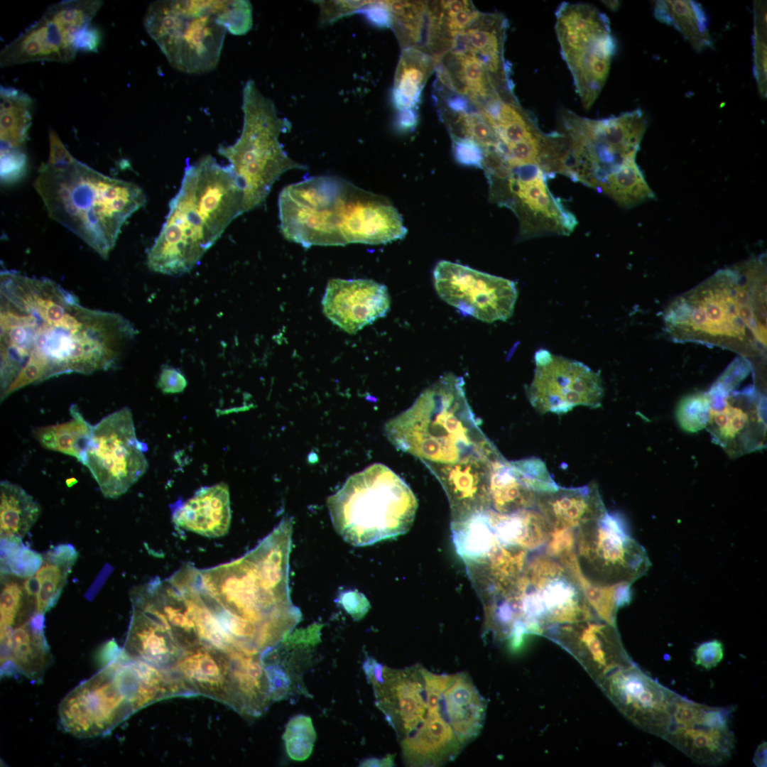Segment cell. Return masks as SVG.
<instances>
[{
	"label": "cell",
	"mask_w": 767,
	"mask_h": 767,
	"mask_svg": "<svg viewBox=\"0 0 767 767\" xmlns=\"http://www.w3.org/2000/svg\"><path fill=\"white\" fill-rule=\"evenodd\" d=\"M137 334L121 315L82 306L45 278L0 274L1 400L48 379L112 368Z\"/></svg>",
	"instance_id": "1"
},
{
	"label": "cell",
	"mask_w": 767,
	"mask_h": 767,
	"mask_svg": "<svg viewBox=\"0 0 767 767\" xmlns=\"http://www.w3.org/2000/svg\"><path fill=\"white\" fill-rule=\"evenodd\" d=\"M364 670L407 766L453 761L481 732L486 702L467 673H435L418 663L392 668L371 657Z\"/></svg>",
	"instance_id": "2"
},
{
	"label": "cell",
	"mask_w": 767,
	"mask_h": 767,
	"mask_svg": "<svg viewBox=\"0 0 767 767\" xmlns=\"http://www.w3.org/2000/svg\"><path fill=\"white\" fill-rule=\"evenodd\" d=\"M293 521L283 518L258 545L232 562L196 569L206 604L236 624L262 652L278 646L301 619L291 602L289 561Z\"/></svg>",
	"instance_id": "3"
},
{
	"label": "cell",
	"mask_w": 767,
	"mask_h": 767,
	"mask_svg": "<svg viewBox=\"0 0 767 767\" xmlns=\"http://www.w3.org/2000/svg\"><path fill=\"white\" fill-rule=\"evenodd\" d=\"M678 342L717 347L750 360L766 352V262L763 255L721 269L675 298L663 313Z\"/></svg>",
	"instance_id": "4"
},
{
	"label": "cell",
	"mask_w": 767,
	"mask_h": 767,
	"mask_svg": "<svg viewBox=\"0 0 767 767\" xmlns=\"http://www.w3.org/2000/svg\"><path fill=\"white\" fill-rule=\"evenodd\" d=\"M278 205L283 236L307 248L386 244L407 234L388 199L337 176L290 184L281 191Z\"/></svg>",
	"instance_id": "5"
},
{
	"label": "cell",
	"mask_w": 767,
	"mask_h": 767,
	"mask_svg": "<svg viewBox=\"0 0 767 767\" xmlns=\"http://www.w3.org/2000/svg\"><path fill=\"white\" fill-rule=\"evenodd\" d=\"M244 213L242 195L229 164L221 165L210 155L187 164L148 252V268L170 276L189 272Z\"/></svg>",
	"instance_id": "6"
},
{
	"label": "cell",
	"mask_w": 767,
	"mask_h": 767,
	"mask_svg": "<svg viewBox=\"0 0 767 767\" xmlns=\"http://www.w3.org/2000/svg\"><path fill=\"white\" fill-rule=\"evenodd\" d=\"M33 185L49 217L103 259L114 247L126 221L146 202L138 185L104 175L70 153L42 163Z\"/></svg>",
	"instance_id": "7"
},
{
	"label": "cell",
	"mask_w": 767,
	"mask_h": 767,
	"mask_svg": "<svg viewBox=\"0 0 767 767\" xmlns=\"http://www.w3.org/2000/svg\"><path fill=\"white\" fill-rule=\"evenodd\" d=\"M384 432L398 450L426 467L452 464L474 455L502 456L480 429L463 378L452 373L423 390L408 409L386 423Z\"/></svg>",
	"instance_id": "8"
},
{
	"label": "cell",
	"mask_w": 767,
	"mask_h": 767,
	"mask_svg": "<svg viewBox=\"0 0 767 767\" xmlns=\"http://www.w3.org/2000/svg\"><path fill=\"white\" fill-rule=\"evenodd\" d=\"M337 533L354 546H365L406 533L418 500L387 466L376 463L350 476L327 501Z\"/></svg>",
	"instance_id": "9"
},
{
	"label": "cell",
	"mask_w": 767,
	"mask_h": 767,
	"mask_svg": "<svg viewBox=\"0 0 767 767\" xmlns=\"http://www.w3.org/2000/svg\"><path fill=\"white\" fill-rule=\"evenodd\" d=\"M243 124L234 143L219 145L218 153L231 167L242 195L244 213L260 207L275 182L290 170H306L293 160L279 138L291 123L279 116L273 102L264 96L254 80H248L242 94Z\"/></svg>",
	"instance_id": "10"
},
{
	"label": "cell",
	"mask_w": 767,
	"mask_h": 767,
	"mask_svg": "<svg viewBox=\"0 0 767 767\" xmlns=\"http://www.w3.org/2000/svg\"><path fill=\"white\" fill-rule=\"evenodd\" d=\"M647 126L643 111L591 119L564 109L558 116L559 173L597 189L609 173L635 160Z\"/></svg>",
	"instance_id": "11"
},
{
	"label": "cell",
	"mask_w": 767,
	"mask_h": 767,
	"mask_svg": "<svg viewBox=\"0 0 767 767\" xmlns=\"http://www.w3.org/2000/svg\"><path fill=\"white\" fill-rule=\"evenodd\" d=\"M144 27L169 63L189 74L216 67L227 31L218 21L214 1H154Z\"/></svg>",
	"instance_id": "12"
},
{
	"label": "cell",
	"mask_w": 767,
	"mask_h": 767,
	"mask_svg": "<svg viewBox=\"0 0 767 767\" xmlns=\"http://www.w3.org/2000/svg\"><path fill=\"white\" fill-rule=\"evenodd\" d=\"M753 374L747 359H734L707 392L712 440L730 457H738L766 446V397L753 384H741Z\"/></svg>",
	"instance_id": "13"
},
{
	"label": "cell",
	"mask_w": 767,
	"mask_h": 767,
	"mask_svg": "<svg viewBox=\"0 0 767 767\" xmlns=\"http://www.w3.org/2000/svg\"><path fill=\"white\" fill-rule=\"evenodd\" d=\"M99 0H69L50 5L38 21L0 53L1 67L39 61L68 62L77 52H97L99 31L92 21Z\"/></svg>",
	"instance_id": "14"
},
{
	"label": "cell",
	"mask_w": 767,
	"mask_h": 767,
	"mask_svg": "<svg viewBox=\"0 0 767 767\" xmlns=\"http://www.w3.org/2000/svg\"><path fill=\"white\" fill-rule=\"evenodd\" d=\"M509 594L521 624L531 634L597 618L573 577L546 553L529 556Z\"/></svg>",
	"instance_id": "15"
},
{
	"label": "cell",
	"mask_w": 767,
	"mask_h": 767,
	"mask_svg": "<svg viewBox=\"0 0 767 767\" xmlns=\"http://www.w3.org/2000/svg\"><path fill=\"white\" fill-rule=\"evenodd\" d=\"M555 17L562 56L588 109L606 80L616 49L609 18L594 6L567 2L558 6Z\"/></svg>",
	"instance_id": "16"
},
{
	"label": "cell",
	"mask_w": 767,
	"mask_h": 767,
	"mask_svg": "<svg viewBox=\"0 0 767 767\" xmlns=\"http://www.w3.org/2000/svg\"><path fill=\"white\" fill-rule=\"evenodd\" d=\"M491 201L511 209L519 222V238L569 235L577 221L548 188L547 175L540 166H511L504 163L485 172Z\"/></svg>",
	"instance_id": "17"
},
{
	"label": "cell",
	"mask_w": 767,
	"mask_h": 767,
	"mask_svg": "<svg viewBox=\"0 0 767 767\" xmlns=\"http://www.w3.org/2000/svg\"><path fill=\"white\" fill-rule=\"evenodd\" d=\"M146 443L136 436L132 413L122 408L92 425L82 464L86 466L102 494L121 496L146 472Z\"/></svg>",
	"instance_id": "18"
},
{
	"label": "cell",
	"mask_w": 767,
	"mask_h": 767,
	"mask_svg": "<svg viewBox=\"0 0 767 767\" xmlns=\"http://www.w3.org/2000/svg\"><path fill=\"white\" fill-rule=\"evenodd\" d=\"M575 555L582 575L599 585L631 584L650 566L645 550L606 512L576 531Z\"/></svg>",
	"instance_id": "19"
},
{
	"label": "cell",
	"mask_w": 767,
	"mask_h": 767,
	"mask_svg": "<svg viewBox=\"0 0 767 767\" xmlns=\"http://www.w3.org/2000/svg\"><path fill=\"white\" fill-rule=\"evenodd\" d=\"M533 378L526 388L531 406L540 414L567 413L577 406H601L604 387L600 374L582 362L539 350Z\"/></svg>",
	"instance_id": "20"
},
{
	"label": "cell",
	"mask_w": 767,
	"mask_h": 767,
	"mask_svg": "<svg viewBox=\"0 0 767 767\" xmlns=\"http://www.w3.org/2000/svg\"><path fill=\"white\" fill-rule=\"evenodd\" d=\"M440 298L465 315L481 321H506L518 297L516 283L449 261H440L433 271Z\"/></svg>",
	"instance_id": "21"
},
{
	"label": "cell",
	"mask_w": 767,
	"mask_h": 767,
	"mask_svg": "<svg viewBox=\"0 0 767 767\" xmlns=\"http://www.w3.org/2000/svg\"><path fill=\"white\" fill-rule=\"evenodd\" d=\"M729 708L709 707L678 695L663 739L695 762L719 765L735 749Z\"/></svg>",
	"instance_id": "22"
},
{
	"label": "cell",
	"mask_w": 767,
	"mask_h": 767,
	"mask_svg": "<svg viewBox=\"0 0 767 767\" xmlns=\"http://www.w3.org/2000/svg\"><path fill=\"white\" fill-rule=\"evenodd\" d=\"M135 712L117 685L111 669L103 668L70 690L59 705L61 727L81 738L105 735Z\"/></svg>",
	"instance_id": "23"
},
{
	"label": "cell",
	"mask_w": 767,
	"mask_h": 767,
	"mask_svg": "<svg viewBox=\"0 0 767 767\" xmlns=\"http://www.w3.org/2000/svg\"><path fill=\"white\" fill-rule=\"evenodd\" d=\"M616 709L637 727L663 738L678 694L633 663L606 676L599 685Z\"/></svg>",
	"instance_id": "24"
},
{
	"label": "cell",
	"mask_w": 767,
	"mask_h": 767,
	"mask_svg": "<svg viewBox=\"0 0 767 767\" xmlns=\"http://www.w3.org/2000/svg\"><path fill=\"white\" fill-rule=\"evenodd\" d=\"M543 636L573 656L598 685L613 672L633 663L615 625L598 618L551 626Z\"/></svg>",
	"instance_id": "25"
},
{
	"label": "cell",
	"mask_w": 767,
	"mask_h": 767,
	"mask_svg": "<svg viewBox=\"0 0 767 767\" xmlns=\"http://www.w3.org/2000/svg\"><path fill=\"white\" fill-rule=\"evenodd\" d=\"M325 315L349 334L385 317L391 308L387 288L370 279L329 281L322 299Z\"/></svg>",
	"instance_id": "26"
},
{
	"label": "cell",
	"mask_w": 767,
	"mask_h": 767,
	"mask_svg": "<svg viewBox=\"0 0 767 767\" xmlns=\"http://www.w3.org/2000/svg\"><path fill=\"white\" fill-rule=\"evenodd\" d=\"M479 114L494 129L500 141L496 152L508 165L540 167L548 134L539 129L518 102L493 99L482 105Z\"/></svg>",
	"instance_id": "27"
},
{
	"label": "cell",
	"mask_w": 767,
	"mask_h": 767,
	"mask_svg": "<svg viewBox=\"0 0 767 767\" xmlns=\"http://www.w3.org/2000/svg\"><path fill=\"white\" fill-rule=\"evenodd\" d=\"M502 457L493 458L474 455L452 464L427 466L446 493L452 522L489 508V480L491 465Z\"/></svg>",
	"instance_id": "28"
},
{
	"label": "cell",
	"mask_w": 767,
	"mask_h": 767,
	"mask_svg": "<svg viewBox=\"0 0 767 767\" xmlns=\"http://www.w3.org/2000/svg\"><path fill=\"white\" fill-rule=\"evenodd\" d=\"M131 595L133 613L123 650L132 658L170 672L182 648L161 613L143 597Z\"/></svg>",
	"instance_id": "29"
},
{
	"label": "cell",
	"mask_w": 767,
	"mask_h": 767,
	"mask_svg": "<svg viewBox=\"0 0 767 767\" xmlns=\"http://www.w3.org/2000/svg\"><path fill=\"white\" fill-rule=\"evenodd\" d=\"M230 653L205 643L185 648L170 673L192 696L202 695L230 706Z\"/></svg>",
	"instance_id": "30"
},
{
	"label": "cell",
	"mask_w": 767,
	"mask_h": 767,
	"mask_svg": "<svg viewBox=\"0 0 767 767\" xmlns=\"http://www.w3.org/2000/svg\"><path fill=\"white\" fill-rule=\"evenodd\" d=\"M1 675L23 674L32 680H41L53 661L44 635V614L35 611L1 631Z\"/></svg>",
	"instance_id": "31"
},
{
	"label": "cell",
	"mask_w": 767,
	"mask_h": 767,
	"mask_svg": "<svg viewBox=\"0 0 767 767\" xmlns=\"http://www.w3.org/2000/svg\"><path fill=\"white\" fill-rule=\"evenodd\" d=\"M171 518L179 528L207 538L229 531L232 511L229 490L221 482L197 489L190 498L170 505Z\"/></svg>",
	"instance_id": "32"
},
{
	"label": "cell",
	"mask_w": 767,
	"mask_h": 767,
	"mask_svg": "<svg viewBox=\"0 0 767 767\" xmlns=\"http://www.w3.org/2000/svg\"><path fill=\"white\" fill-rule=\"evenodd\" d=\"M535 508L551 528L577 531L607 511L595 484L538 494Z\"/></svg>",
	"instance_id": "33"
},
{
	"label": "cell",
	"mask_w": 767,
	"mask_h": 767,
	"mask_svg": "<svg viewBox=\"0 0 767 767\" xmlns=\"http://www.w3.org/2000/svg\"><path fill=\"white\" fill-rule=\"evenodd\" d=\"M486 511L496 539L501 545L530 552L543 548L550 537L552 528L536 508L509 513L491 508Z\"/></svg>",
	"instance_id": "34"
},
{
	"label": "cell",
	"mask_w": 767,
	"mask_h": 767,
	"mask_svg": "<svg viewBox=\"0 0 767 767\" xmlns=\"http://www.w3.org/2000/svg\"><path fill=\"white\" fill-rule=\"evenodd\" d=\"M537 496L514 461L502 457L492 463L489 480V508L503 513L534 508Z\"/></svg>",
	"instance_id": "35"
},
{
	"label": "cell",
	"mask_w": 767,
	"mask_h": 767,
	"mask_svg": "<svg viewBox=\"0 0 767 767\" xmlns=\"http://www.w3.org/2000/svg\"><path fill=\"white\" fill-rule=\"evenodd\" d=\"M43 556V564L33 576L38 586L35 611L45 614L57 603L78 553L71 544L63 543L51 547Z\"/></svg>",
	"instance_id": "36"
},
{
	"label": "cell",
	"mask_w": 767,
	"mask_h": 767,
	"mask_svg": "<svg viewBox=\"0 0 767 767\" xmlns=\"http://www.w3.org/2000/svg\"><path fill=\"white\" fill-rule=\"evenodd\" d=\"M657 20L675 28L697 51L712 46L709 23L702 5L692 0H666L655 2Z\"/></svg>",
	"instance_id": "37"
},
{
	"label": "cell",
	"mask_w": 767,
	"mask_h": 767,
	"mask_svg": "<svg viewBox=\"0 0 767 767\" xmlns=\"http://www.w3.org/2000/svg\"><path fill=\"white\" fill-rule=\"evenodd\" d=\"M436 61L433 56L415 48L403 49L395 74L393 103L399 110L414 109Z\"/></svg>",
	"instance_id": "38"
},
{
	"label": "cell",
	"mask_w": 767,
	"mask_h": 767,
	"mask_svg": "<svg viewBox=\"0 0 767 767\" xmlns=\"http://www.w3.org/2000/svg\"><path fill=\"white\" fill-rule=\"evenodd\" d=\"M33 99L14 87L0 89L1 153L24 151L32 123Z\"/></svg>",
	"instance_id": "39"
},
{
	"label": "cell",
	"mask_w": 767,
	"mask_h": 767,
	"mask_svg": "<svg viewBox=\"0 0 767 767\" xmlns=\"http://www.w3.org/2000/svg\"><path fill=\"white\" fill-rule=\"evenodd\" d=\"M40 512L39 504L23 488L7 480L1 482V539L22 540L36 522Z\"/></svg>",
	"instance_id": "40"
},
{
	"label": "cell",
	"mask_w": 767,
	"mask_h": 767,
	"mask_svg": "<svg viewBox=\"0 0 767 767\" xmlns=\"http://www.w3.org/2000/svg\"><path fill=\"white\" fill-rule=\"evenodd\" d=\"M578 584L596 616L615 625L618 609L631 597V584L599 585L587 580L580 572L575 553L559 560Z\"/></svg>",
	"instance_id": "41"
},
{
	"label": "cell",
	"mask_w": 767,
	"mask_h": 767,
	"mask_svg": "<svg viewBox=\"0 0 767 767\" xmlns=\"http://www.w3.org/2000/svg\"><path fill=\"white\" fill-rule=\"evenodd\" d=\"M70 413L71 418L67 421L36 428L33 434L44 448L72 456L82 463L91 438L92 425L85 419L76 405L71 406Z\"/></svg>",
	"instance_id": "42"
},
{
	"label": "cell",
	"mask_w": 767,
	"mask_h": 767,
	"mask_svg": "<svg viewBox=\"0 0 767 767\" xmlns=\"http://www.w3.org/2000/svg\"><path fill=\"white\" fill-rule=\"evenodd\" d=\"M597 190L606 194L623 208H631L655 198L643 172L635 160L630 161L606 175Z\"/></svg>",
	"instance_id": "43"
},
{
	"label": "cell",
	"mask_w": 767,
	"mask_h": 767,
	"mask_svg": "<svg viewBox=\"0 0 767 767\" xmlns=\"http://www.w3.org/2000/svg\"><path fill=\"white\" fill-rule=\"evenodd\" d=\"M392 17L391 28L403 47L414 48L421 39L425 3L423 1H385Z\"/></svg>",
	"instance_id": "44"
},
{
	"label": "cell",
	"mask_w": 767,
	"mask_h": 767,
	"mask_svg": "<svg viewBox=\"0 0 767 767\" xmlns=\"http://www.w3.org/2000/svg\"><path fill=\"white\" fill-rule=\"evenodd\" d=\"M43 562L40 553L26 547L19 539H1V573L19 577L36 574Z\"/></svg>",
	"instance_id": "45"
},
{
	"label": "cell",
	"mask_w": 767,
	"mask_h": 767,
	"mask_svg": "<svg viewBox=\"0 0 767 767\" xmlns=\"http://www.w3.org/2000/svg\"><path fill=\"white\" fill-rule=\"evenodd\" d=\"M317 734L309 716L298 714L291 718L285 727L283 739L288 756L297 761L311 755Z\"/></svg>",
	"instance_id": "46"
},
{
	"label": "cell",
	"mask_w": 767,
	"mask_h": 767,
	"mask_svg": "<svg viewBox=\"0 0 767 767\" xmlns=\"http://www.w3.org/2000/svg\"><path fill=\"white\" fill-rule=\"evenodd\" d=\"M709 407L707 391H695L685 396L675 410L678 425L689 433H696L705 428L709 420Z\"/></svg>",
	"instance_id": "47"
},
{
	"label": "cell",
	"mask_w": 767,
	"mask_h": 767,
	"mask_svg": "<svg viewBox=\"0 0 767 767\" xmlns=\"http://www.w3.org/2000/svg\"><path fill=\"white\" fill-rule=\"evenodd\" d=\"M754 75L760 94L766 96V4H754Z\"/></svg>",
	"instance_id": "48"
},
{
	"label": "cell",
	"mask_w": 767,
	"mask_h": 767,
	"mask_svg": "<svg viewBox=\"0 0 767 767\" xmlns=\"http://www.w3.org/2000/svg\"><path fill=\"white\" fill-rule=\"evenodd\" d=\"M219 22L234 35H244L253 23L252 6L249 1H215Z\"/></svg>",
	"instance_id": "49"
},
{
	"label": "cell",
	"mask_w": 767,
	"mask_h": 767,
	"mask_svg": "<svg viewBox=\"0 0 767 767\" xmlns=\"http://www.w3.org/2000/svg\"><path fill=\"white\" fill-rule=\"evenodd\" d=\"M23 589L17 582L7 581L1 591V631L13 627L20 618Z\"/></svg>",
	"instance_id": "50"
},
{
	"label": "cell",
	"mask_w": 767,
	"mask_h": 767,
	"mask_svg": "<svg viewBox=\"0 0 767 767\" xmlns=\"http://www.w3.org/2000/svg\"><path fill=\"white\" fill-rule=\"evenodd\" d=\"M464 121L466 138L475 141L484 151L497 148L499 139L493 127L481 114H466Z\"/></svg>",
	"instance_id": "51"
},
{
	"label": "cell",
	"mask_w": 767,
	"mask_h": 767,
	"mask_svg": "<svg viewBox=\"0 0 767 767\" xmlns=\"http://www.w3.org/2000/svg\"><path fill=\"white\" fill-rule=\"evenodd\" d=\"M451 138L453 156L457 163L483 168L484 153L478 143L469 138Z\"/></svg>",
	"instance_id": "52"
},
{
	"label": "cell",
	"mask_w": 767,
	"mask_h": 767,
	"mask_svg": "<svg viewBox=\"0 0 767 767\" xmlns=\"http://www.w3.org/2000/svg\"><path fill=\"white\" fill-rule=\"evenodd\" d=\"M576 531L552 528L546 543L545 553L555 560L575 552Z\"/></svg>",
	"instance_id": "53"
},
{
	"label": "cell",
	"mask_w": 767,
	"mask_h": 767,
	"mask_svg": "<svg viewBox=\"0 0 767 767\" xmlns=\"http://www.w3.org/2000/svg\"><path fill=\"white\" fill-rule=\"evenodd\" d=\"M371 1H322L320 19L322 23L334 22L342 17L357 13Z\"/></svg>",
	"instance_id": "54"
},
{
	"label": "cell",
	"mask_w": 767,
	"mask_h": 767,
	"mask_svg": "<svg viewBox=\"0 0 767 767\" xmlns=\"http://www.w3.org/2000/svg\"><path fill=\"white\" fill-rule=\"evenodd\" d=\"M27 157L23 151L1 153V180L4 184L13 183L26 173Z\"/></svg>",
	"instance_id": "55"
},
{
	"label": "cell",
	"mask_w": 767,
	"mask_h": 767,
	"mask_svg": "<svg viewBox=\"0 0 767 767\" xmlns=\"http://www.w3.org/2000/svg\"><path fill=\"white\" fill-rule=\"evenodd\" d=\"M724 649L722 643L712 640L699 645L695 651V663L706 670L716 667L723 659Z\"/></svg>",
	"instance_id": "56"
},
{
	"label": "cell",
	"mask_w": 767,
	"mask_h": 767,
	"mask_svg": "<svg viewBox=\"0 0 767 767\" xmlns=\"http://www.w3.org/2000/svg\"><path fill=\"white\" fill-rule=\"evenodd\" d=\"M187 386V381L181 371L170 366H163L158 376L157 386L164 393L182 392Z\"/></svg>",
	"instance_id": "57"
},
{
	"label": "cell",
	"mask_w": 767,
	"mask_h": 767,
	"mask_svg": "<svg viewBox=\"0 0 767 767\" xmlns=\"http://www.w3.org/2000/svg\"><path fill=\"white\" fill-rule=\"evenodd\" d=\"M358 12L364 14L366 18L374 26L379 27L391 26L392 17L385 1H371L369 4L362 7Z\"/></svg>",
	"instance_id": "58"
},
{
	"label": "cell",
	"mask_w": 767,
	"mask_h": 767,
	"mask_svg": "<svg viewBox=\"0 0 767 767\" xmlns=\"http://www.w3.org/2000/svg\"><path fill=\"white\" fill-rule=\"evenodd\" d=\"M342 605L344 609L356 619L362 618L367 612L369 604L366 599L362 595L357 594H352V597H347L342 602Z\"/></svg>",
	"instance_id": "59"
},
{
	"label": "cell",
	"mask_w": 767,
	"mask_h": 767,
	"mask_svg": "<svg viewBox=\"0 0 767 767\" xmlns=\"http://www.w3.org/2000/svg\"><path fill=\"white\" fill-rule=\"evenodd\" d=\"M418 114L414 109H407L400 111L397 118V126L403 131L413 130L417 125Z\"/></svg>",
	"instance_id": "60"
},
{
	"label": "cell",
	"mask_w": 767,
	"mask_h": 767,
	"mask_svg": "<svg viewBox=\"0 0 767 767\" xmlns=\"http://www.w3.org/2000/svg\"><path fill=\"white\" fill-rule=\"evenodd\" d=\"M440 3L446 15L455 14L473 4L471 1L459 0L441 1Z\"/></svg>",
	"instance_id": "61"
},
{
	"label": "cell",
	"mask_w": 767,
	"mask_h": 767,
	"mask_svg": "<svg viewBox=\"0 0 767 767\" xmlns=\"http://www.w3.org/2000/svg\"><path fill=\"white\" fill-rule=\"evenodd\" d=\"M393 760H394L393 756L388 754L386 757L382 758H372L366 759L361 763L360 766H392L394 764Z\"/></svg>",
	"instance_id": "62"
},
{
	"label": "cell",
	"mask_w": 767,
	"mask_h": 767,
	"mask_svg": "<svg viewBox=\"0 0 767 767\" xmlns=\"http://www.w3.org/2000/svg\"><path fill=\"white\" fill-rule=\"evenodd\" d=\"M766 743L765 744L763 743L761 745H760L758 747V749H757V750H756V751L755 753L754 757V763H756V766H764V763H766Z\"/></svg>",
	"instance_id": "63"
},
{
	"label": "cell",
	"mask_w": 767,
	"mask_h": 767,
	"mask_svg": "<svg viewBox=\"0 0 767 767\" xmlns=\"http://www.w3.org/2000/svg\"><path fill=\"white\" fill-rule=\"evenodd\" d=\"M604 2L611 9H616L618 8V5H619L618 1H604Z\"/></svg>",
	"instance_id": "64"
}]
</instances>
